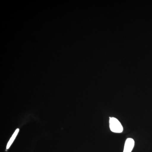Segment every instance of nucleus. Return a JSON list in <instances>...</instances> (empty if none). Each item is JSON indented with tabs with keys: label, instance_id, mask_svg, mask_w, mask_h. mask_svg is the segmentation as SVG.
Wrapping results in <instances>:
<instances>
[{
	"label": "nucleus",
	"instance_id": "nucleus-1",
	"mask_svg": "<svg viewBox=\"0 0 152 152\" xmlns=\"http://www.w3.org/2000/svg\"><path fill=\"white\" fill-rule=\"evenodd\" d=\"M110 127L114 133H121L123 131V127L119 121L115 118H110Z\"/></svg>",
	"mask_w": 152,
	"mask_h": 152
},
{
	"label": "nucleus",
	"instance_id": "nucleus-3",
	"mask_svg": "<svg viewBox=\"0 0 152 152\" xmlns=\"http://www.w3.org/2000/svg\"><path fill=\"white\" fill-rule=\"evenodd\" d=\"M19 132V129H18L16 130V131H15V132H14L12 136V137L11 138V139H10V141H9L7 145V149H8L9 148H10V147L11 146V145L12 144V143L13 142L14 140L15 139L16 137L18 135V133Z\"/></svg>",
	"mask_w": 152,
	"mask_h": 152
},
{
	"label": "nucleus",
	"instance_id": "nucleus-2",
	"mask_svg": "<svg viewBox=\"0 0 152 152\" xmlns=\"http://www.w3.org/2000/svg\"><path fill=\"white\" fill-rule=\"evenodd\" d=\"M134 141L132 138H128L125 142L123 152H131L134 146Z\"/></svg>",
	"mask_w": 152,
	"mask_h": 152
}]
</instances>
